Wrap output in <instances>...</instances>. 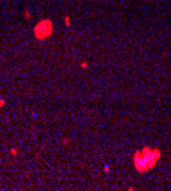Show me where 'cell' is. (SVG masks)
Instances as JSON below:
<instances>
[{
  "mask_svg": "<svg viewBox=\"0 0 171 191\" xmlns=\"http://www.w3.org/2000/svg\"><path fill=\"white\" fill-rule=\"evenodd\" d=\"M162 158V151L157 147H142L136 151H133V167L138 173H147V171L153 170L157 162Z\"/></svg>",
  "mask_w": 171,
  "mask_h": 191,
  "instance_id": "obj_1",
  "label": "cell"
},
{
  "mask_svg": "<svg viewBox=\"0 0 171 191\" xmlns=\"http://www.w3.org/2000/svg\"><path fill=\"white\" fill-rule=\"evenodd\" d=\"M53 32V23L50 18H41V20L34 26V37L37 40H46Z\"/></svg>",
  "mask_w": 171,
  "mask_h": 191,
  "instance_id": "obj_2",
  "label": "cell"
},
{
  "mask_svg": "<svg viewBox=\"0 0 171 191\" xmlns=\"http://www.w3.org/2000/svg\"><path fill=\"white\" fill-rule=\"evenodd\" d=\"M70 23H72V22H70V17L66 15V17H64V25H66V26H70Z\"/></svg>",
  "mask_w": 171,
  "mask_h": 191,
  "instance_id": "obj_3",
  "label": "cell"
},
{
  "mask_svg": "<svg viewBox=\"0 0 171 191\" xmlns=\"http://www.w3.org/2000/svg\"><path fill=\"white\" fill-rule=\"evenodd\" d=\"M61 142H63V145H69V144H70V138H64Z\"/></svg>",
  "mask_w": 171,
  "mask_h": 191,
  "instance_id": "obj_4",
  "label": "cell"
},
{
  "mask_svg": "<svg viewBox=\"0 0 171 191\" xmlns=\"http://www.w3.org/2000/svg\"><path fill=\"white\" fill-rule=\"evenodd\" d=\"M23 14H25V18H26V20H29V18H31V12H29L28 9H26V11H25Z\"/></svg>",
  "mask_w": 171,
  "mask_h": 191,
  "instance_id": "obj_5",
  "label": "cell"
},
{
  "mask_svg": "<svg viewBox=\"0 0 171 191\" xmlns=\"http://www.w3.org/2000/svg\"><path fill=\"white\" fill-rule=\"evenodd\" d=\"M81 67H83V69H87V67H89V63H87V61H83V63H81Z\"/></svg>",
  "mask_w": 171,
  "mask_h": 191,
  "instance_id": "obj_6",
  "label": "cell"
},
{
  "mask_svg": "<svg viewBox=\"0 0 171 191\" xmlns=\"http://www.w3.org/2000/svg\"><path fill=\"white\" fill-rule=\"evenodd\" d=\"M17 153H18L17 148H11V155H12V156H17Z\"/></svg>",
  "mask_w": 171,
  "mask_h": 191,
  "instance_id": "obj_7",
  "label": "cell"
},
{
  "mask_svg": "<svg viewBox=\"0 0 171 191\" xmlns=\"http://www.w3.org/2000/svg\"><path fill=\"white\" fill-rule=\"evenodd\" d=\"M104 171H105V173H108V171H110V167H108V165H105V167H104Z\"/></svg>",
  "mask_w": 171,
  "mask_h": 191,
  "instance_id": "obj_8",
  "label": "cell"
},
{
  "mask_svg": "<svg viewBox=\"0 0 171 191\" xmlns=\"http://www.w3.org/2000/svg\"><path fill=\"white\" fill-rule=\"evenodd\" d=\"M5 103H6L5 100H0V107H3V106H5Z\"/></svg>",
  "mask_w": 171,
  "mask_h": 191,
  "instance_id": "obj_9",
  "label": "cell"
}]
</instances>
